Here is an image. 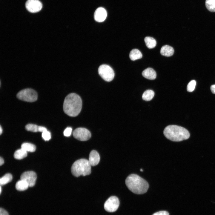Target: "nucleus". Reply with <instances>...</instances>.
I'll list each match as a JSON object with an SVG mask.
<instances>
[{
	"label": "nucleus",
	"instance_id": "1",
	"mask_svg": "<svg viewBox=\"0 0 215 215\" xmlns=\"http://www.w3.org/2000/svg\"><path fill=\"white\" fill-rule=\"evenodd\" d=\"M82 106L81 97L77 94L72 93L65 98L63 103V109L68 115L72 117L77 116L80 112Z\"/></svg>",
	"mask_w": 215,
	"mask_h": 215
},
{
	"label": "nucleus",
	"instance_id": "2",
	"mask_svg": "<svg viewBox=\"0 0 215 215\" xmlns=\"http://www.w3.org/2000/svg\"><path fill=\"white\" fill-rule=\"evenodd\" d=\"M125 182L128 189L136 194H144L149 188L148 182L136 174H132L128 176L126 179Z\"/></svg>",
	"mask_w": 215,
	"mask_h": 215
},
{
	"label": "nucleus",
	"instance_id": "3",
	"mask_svg": "<svg viewBox=\"0 0 215 215\" xmlns=\"http://www.w3.org/2000/svg\"><path fill=\"white\" fill-rule=\"evenodd\" d=\"M163 133L168 139L173 141L179 142L188 139L190 133L185 128L176 125H171L165 128Z\"/></svg>",
	"mask_w": 215,
	"mask_h": 215
},
{
	"label": "nucleus",
	"instance_id": "4",
	"mask_svg": "<svg viewBox=\"0 0 215 215\" xmlns=\"http://www.w3.org/2000/svg\"><path fill=\"white\" fill-rule=\"evenodd\" d=\"M91 166L88 160L81 159L75 162L71 168V172L76 177L80 175L85 176L89 175L91 172Z\"/></svg>",
	"mask_w": 215,
	"mask_h": 215
},
{
	"label": "nucleus",
	"instance_id": "5",
	"mask_svg": "<svg viewBox=\"0 0 215 215\" xmlns=\"http://www.w3.org/2000/svg\"><path fill=\"white\" fill-rule=\"evenodd\" d=\"M17 98L22 101L29 102L36 101L38 98L37 92L34 90L30 88L23 89L17 94Z\"/></svg>",
	"mask_w": 215,
	"mask_h": 215
},
{
	"label": "nucleus",
	"instance_id": "6",
	"mask_svg": "<svg viewBox=\"0 0 215 215\" xmlns=\"http://www.w3.org/2000/svg\"><path fill=\"white\" fill-rule=\"evenodd\" d=\"M98 72L100 76L106 81H111L114 78L115 74L114 71L108 65H101L99 68Z\"/></svg>",
	"mask_w": 215,
	"mask_h": 215
},
{
	"label": "nucleus",
	"instance_id": "7",
	"mask_svg": "<svg viewBox=\"0 0 215 215\" xmlns=\"http://www.w3.org/2000/svg\"><path fill=\"white\" fill-rule=\"evenodd\" d=\"M119 204L118 198L116 196H110L105 202L104 205L105 209L108 212L115 211L118 208Z\"/></svg>",
	"mask_w": 215,
	"mask_h": 215
},
{
	"label": "nucleus",
	"instance_id": "8",
	"mask_svg": "<svg viewBox=\"0 0 215 215\" xmlns=\"http://www.w3.org/2000/svg\"><path fill=\"white\" fill-rule=\"evenodd\" d=\"M73 135L76 139L82 141L87 140L91 137L90 131L83 128H79L75 129L73 132Z\"/></svg>",
	"mask_w": 215,
	"mask_h": 215
},
{
	"label": "nucleus",
	"instance_id": "9",
	"mask_svg": "<svg viewBox=\"0 0 215 215\" xmlns=\"http://www.w3.org/2000/svg\"><path fill=\"white\" fill-rule=\"evenodd\" d=\"M37 176L36 173L33 171H27L23 173L20 176L21 179L26 182L29 186H33L36 183Z\"/></svg>",
	"mask_w": 215,
	"mask_h": 215
},
{
	"label": "nucleus",
	"instance_id": "10",
	"mask_svg": "<svg viewBox=\"0 0 215 215\" xmlns=\"http://www.w3.org/2000/svg\"><path fill=\"white\" fill-rule=\"evenodd\" d=\"M42 5L39 0H27L25 3V7L30 12L35 13L39 12L42 9Z\"/></svg>",
	"mask_w": 215,
	"mask_h": 215
},
{
	"label": "nucleus",
	"instance_id": "11",
	"mask_svg": "<svg viewBox=\"0 0 215 215\" xmlns=\"http://www.w3.org/2000/svg\"><path fill=\"white\" fill-rule=\"evenodd\" d=\"M94 18L97 22H102L104 21L107 16L106 10L103 8L100 7L96 10L94 13Z\"/></svg>",
	"mask_w": 215,
	"mask_h": 215
},
{
	"label": "nucleus",
	"instance_id": "12",
	"mask_svg": "<svg viewBox=\"0 0 215 215\" xmlns=\"http://www.w3.org/2000/svg\"><path fill=\"white\" fill-rule=\"evenodd\" d=\"M88 161L92 166H95L98 164L100 161V156L96 151L93 150L90 152Z\"/></svg>",
	"mask_w": 215,
	"mask_h": 215
},
{
	"label": "nucleus",
	"instance_id": "13",
	"mask_svg": "<svg viewBox=\"0 0 215 215\" xmlns=\"http://www.w3.org/2000/svg\"><path fill=\"white\" fill-rule=\"evenodd\" d=\"M143 77L150 79L153 80L156 79V72L153 68L148 67L144 70L142 73Z\"/></svg>",
	"mask_w": 215,
	"mask_h": 215
},
{
	"label": "nucleus",
	"instance_id": "14",
	"mask_svg": "<svg viewBox=\"0 0 215 215\" xmlns=\"http://www.w3.org/2000/svg\"><path fill=\"white\" fill-rule=\"evenodd\" d=\"M174 50L173 48L168 45L163 46L161 48L160 53L162 56L167 57L172 56L173 54Z\"/></svg>",
	"mask_w": 215,
	"mask_h": 215
},
{
	"label": "nucleus",
	"instance_id": "15",
	"mask_svg": "<svg viewBox=\"0 0 215 215\" xmlns=\"http://www.w3.org/2000/svg\"><path fill=\"white\" fill-rule=\"evenodd\" d=\"M142 55L141 52L138 49H134L132 50L129 54L130 59L132 61L140 59L142 58Z\"/></svg>",
	"mask_w": 215,
	"mask_h": 215
},
{
	"label": "nucleus",
	"instance_id": "16",
	"mask_svg": "<svg viewBox=\"0 0 215 215\" xmlns=\"http://www.w3.org/2000/svg\"><path fill=\"white\" fill-rule=\"evenodd\" d=\"M27 155V152L21 148L16 150L14 153V157L17 159H22Z\"/></svg>",
	"mask_w": 215,
	"mask_h": 215
},
{
	"label": "nucleus",
	"instance_id": "17",
	"mask_svg": "<svg viewBox=\"0 0 215 215\" xmlns=\"http://www.w3.org/2000/svg\"><path fill=\"white\" fill-rule=\"evenodd\" d=\"M27 182L21 179L16 183L15 187L16 190L19 191H23L27 189L29 187Z\"/></svg>",
	"mask_w": 215,
	"mask_h": 215
},
{
	"label": "nucleus",
	"instance_id": "18",
	"mask_svg": "<svg viewBox=\"0 0 215 215\" xmlns=\"http://www.w3.org/2000/svg\"><path fill=\"white\" fill-rule=\"evenodd\" d=\"M144 41L147 47L149 48H153L156 46V41L153 37L147 36L145 38Z\"/></svg>",
	"mask_w": 215,
	"mask_h": 215
},
{
	"label": "nucleus",
	"instance_id": "19",
	"mask_svg": "<svg viewBox=\"0 0 215 215\" xmlns=\"http://www.w3.org/2000/svg\"><path fill=\"white\" fill-rule=\"evenodd\" d=\"M154 95V91L152 90H148L144 92L142 95V98L146 101H149L153 99Z\"/></svg>",
	"mask_w": 215,
	"mask_h": 215
},
{
	"label": "nucleus",
	"instance_id": "20",
	"mask_svg": "<svg viewBox=\"0 0 215 215\" xmlns=\"http://www.w3.org/2000/svg\"><path fill=\"white\" fill-rule=\"evenodd\" d=\"M21 147L27 152H33L36 149V147L34 145L27 142L23 143Z\"/></svg>",
	"mask_w": 215,
	"mask_h": 215
},
{
	"label": "nucleus",
	"instance_id": "21",
	"mask_svg": "<svg viewBox=\"0 0 215 215\" xmlns=\"http://www.w3.org/2000/svg\"><path fill=\"white\" fill-rule=\"evenodd\" d=\"M12 179V175L9 173L5 174L0 179L1 185H4L10 182Z\"/></svg>",
	"mask_w": 215,
	"mask_h": 215
},
{
	"label": "nucleus",
	"instance_id": "22",
	"mask_svg": "<svg viewBox=\"0 0 215 215\" xmlns=\"http://www.w3.org/2000/svg\"><path fill=\"white\" fill-rule=\"evenodd\" d=\"M205 4L209 11L215 12V0H206Z\"/></svg>",
	"mask_w": 215,
	"mask_h": 215
},
{
	"label": "nucleus",
	"instance_id": "23",
	"mask_svg": "<svg viewBox=\"0 0 215 215\" xmlns=\"http://www.w3.org/2000/svg\"><path fill=\"white\" fill-rule=\"evenodd\" d=\"M39 126L35 124H29L26 125L25 128L27 131L36 132H39Z\"/></svg>",
	"mask_w": 215,
	"mask_h": 215
},
{
	"label": "nucleus",
	"instance_id": "24",
	"mask_svg": "<svg viewBox=\"0 0 215 215\" xmlns=\"http://www.w3.org/2000/svg\"><path fill=\"white\" fill-rule=\"evenodd\" d=\"M196 83V81L195 80L191 81L187 85V89L188 91L192 92L195 89Z\"/></svg>",
	"mask_w": 215,
	"mask_h": 215
},
{
	"label": "nucleus",
	"instance_id": "25",
	"mask_svg": "<svg viewBox=\"0 0 215 215\" xmlns=\"http://www.w3.org/2000/svg\"><path fill=\"white\" fill-rule=\"evenodd\" d=\"M42 137L45 141H48L51 137V134L50 132L47 130L42 133Z\"/></svg>",
	"mask_w": 215,
	"mask_h": 215
},
{
	"label": "nucleus",
	"instance_id": "26",
	"mask_svg": "<svg viewBox=\"0 0 215 215\" xmlns=\"http://www.w3.org/2000/svg\"><path fill=\"white\" fill-rule=\"evenodd\" d=\"M72 132V128L71 127H67L64 131V135L65 136L68 137L70 136Z\"/></svg>",
	"mask_w": 215,
	"mask_h": 215
},
{
	"label": "nucleus",
	"instance_id": "27",
	"mask_svg": "<svg viewBox=\"0 0 215 215\" xmlns=\"http://www.w3.org/2000/svg\"><path fill=\"white\" fill-rule=\"evenodd\" d=\"M152 215H169V214L166 211H161L156 212Z\"/></svg>",
	"mask_w": 215,
	"mask_h": 215
},
{
	"label": "nucleus",
	"instance_id": "28",
	"mask_svg": "<svg viewBox=\"0 0 215 215\" xmlns=\"http://www.w3.org/2000/svg\"><path fill=\"white\" fill-rule=\"evenodd\" d=\"M0 215H9L8 212L3 208H1L0 209Z\"/></svg>",
	"mask_w": 215,
	"mask_h": 215
},
{
	"label": "nucleus",
	"instance_id": "29",
	"mask_svg": "<svg viewBox=\"0 0 215 215\" xmlns=\"http://www.w3.org/2000/svg\"><path fill=\"white\" fill-rule=\"evenodd\" d=\"M46 128L44 127L39 126V131L43 132L47 130Z\"/></svg>",
	"mask_w": 215,
	"mask_h": 215
},
{
	"label": "nucleus",
	"instance_id": "30",
	"mask_svg": "<svg viewBox=\"0 0 215 215\" xmlns=\"http://www.w3.org/2000/svg\"><path fill=\"white\" fill-rule=\"evenodd\" d=\"M211 90L213 93L215 94V85H212L211 86Z\"/></svg>",
	"mask_w": 215,
	"mask_h": 215
},
{
	"label": "nucleus",
	"instance_id": "31",
	"mask_svg": "<svg viewBox=\"0 0 215 215\" xmlns=\"http://www.w3.org/2000/svg\"><path fill=\"white\" fill-rule=\"evenodd\" d=\"M4 163V160L1 157L0 158V165H1Z\"/></svg>",
	"mask_w": 215,
	"mask_h": 215
},
{
	"label": "nucleus",
	"instance_id": "32",
	"mask_svg": "<svg viewBox=\"0 0 215 215\" xmlns=\"http://www.w3.org/2000/svg\"><path fill=\"white\" fill-rule=\"evenodd\" d=\"M2 132V129L1 126L0 127V134L1 135Z\"/></svg>",
	"mask_w": 215,
	"mask_h": 215
},
{
	"label": "nucleus",
	"instance_id": "33",
	"mask_svg": "<svg viewBox=\"0 0 215 215\" xmlns=\"http://www.w3.org/2000/svg\"><path fill=\"white\" fill-rule=\"evenodd\" d=\"M0 194H1V186H0Z\"/></svg>",
	"mask_w": 215,
	"mask_h": 215
},
{
	"label": "nucleus",
	"instance_id": "34",
	"mask_svg": "<svg viewBox=\"0 0 215 215\" xmlns=\"http://www.w3.org/2000/svg\"><path fill=\"white\" fill-rule=\"evenodd\" d=\"M140 171H143V169H140Z\"/></svg>",
	"mask_w": 215,
	"mask_h": 215
}]
</instances>
